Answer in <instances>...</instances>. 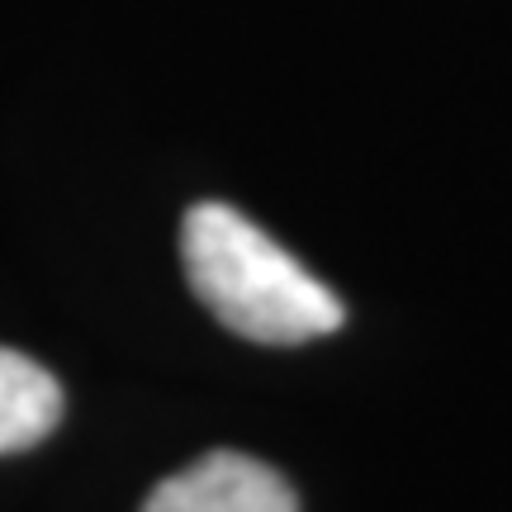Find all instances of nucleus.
<instances>
[{
	"label": "nucleus",
	"instance_id": "f03ea898",
	"mask_svg": "<svg viewBox=\"0 0 512 512\" xmlns=\"http://www.w3.org/2000/svg\"><path fill=\"white\" fill-rule=\"evenodd\" d=\"M143 512H299V498L280 470L242 451H209L195 465L166 475Z\"/></svg>",
	"mask_w": 512,
	"mask_h": 512
},
{
	"label": "nucleus",
	"instance_id": "f257e3e1",
	"mask_svg": "<svg viewBox=\"0 0 512 512\" xmlns=\"http://www.w3.org/2000/svg\"><path fill=\"white\" fill-rule=\"evenodd\" d=\"M190 290L228 332L261 347H304L347 323L342 299L233 204L204 200L181 223Z\"/></svg>",
	"mask_w": 512,
	"mask_h": 512
},
{
	"label": "nucleus",
	"instance_id": "7ed1b4c3",
	"mask_svg": "<svg viewBox=\"0 0 512 512\" xmlns=\"http://www.w3.org/2000/svg\"><path fill=\"white\" fill-rule=\"evenodd\" d=\"M62 418V384L48 370L0 347V456L29 451Z\"/></svg>",
	"mask_w": 512,
	"mask_h": 512
}]
</instances>
